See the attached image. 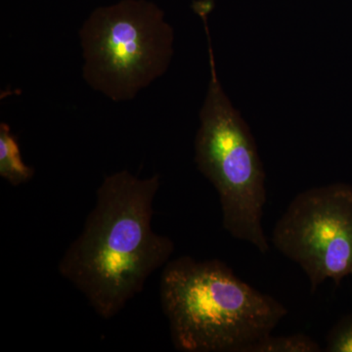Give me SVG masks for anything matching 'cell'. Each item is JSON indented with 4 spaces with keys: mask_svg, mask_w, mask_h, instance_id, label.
I'll list each match as a JSON object with an SVG mask.
<instances>
[{
    "mask_svg": "<svg viewBox=\"0 0 352 352\" xmlns=\"http://www.w3.org/2000/svg\"><path fill=\"white\" fill-rule=\"evenodd\" d=\"M160 187L157 175L141 179L120 170L105 176L82 232L60 261V274L105 320L141 293L175 251L170 238L153 229Z\"/></svg>",
    "mask_w": 352,
    "mask_h": 352,
    "instance_id": "cell-1",
    "label": "cell"
},
{
    "mask_svg": "<svg viewBox=\"0 0 352 352\" xmlns=\"http://www.w3.org/2000/svg\"><path fill=\"white\" fill-rule=\"evenodd\" d=\"M160 302L176 351L244 352L270 335L288 309L236 276L219 259L188 256L168 261Z\"/></svg>",
    "mask_w": 352,
    "mask_h": 352,
    "instance_id": "cell-2",
    "label": "cell"
},
{
    "mask_svg": "<svg viewBox=\"0 0 352 352\" xmlns=\"http://www.w3.org/2000/svg\"><path fill=\"white\" fill-rule=\"evenodd\" d=\"M201 20L208 38L210 80L200 112L195 162L219 193L226 231L265 254L270 251L263 227L265 173L249 126L219 82L207 16Z\"/></svg>",
    "mask_w": 352,
    "mask_h": 352,
    "instance_id": "cell-3",
    "label": "cell"
},
{
    "mask_svg": "<svg viewBox=\"0 0 352 352\" xmlns=\"http://www.w3.org/2000/svg\"><path fill=\"white\" fill-rule=\"evenodd\" d=\"M82 76L113 101H127L166 73L173 31L161 9L145 0H122L91 13L80 31Z\"/></svg>",
    "mask_w": 352,
    "mask_h": 352,
    "instance_id": "cell-4",
    "label": "cell"
},
{
    "mask_svg": "<svg viewBox=\"0 0 352 352\" xmlns=\"http://www.w3.org/2000/svg\"><path fill=\"white\" fill-rule=\"evenodd\" d=\"M271 241L305 271L311 294L328 279L340 285L352 275V186L336 183L298 194Z\"/></svg>",
    "mask_w": 352,
    "mask_h": 352,
    "instance_id": "cell-5",
    "label": "cell"
},
{
    "mask_svg": "<svg viewBox=\"0 0 352 352\" xmlns=\"http://www.w3.org/2000/svg\"><path fill=\"white\" fill-rule=\"evenodd\" d=\"M34 170L23 161L18 139L6 122L0 124V176L12 186H20L34 177Z\"/></svg>",
    "mask_w": 352,
    "mask_h": 352,
    "instance_id": "cell-6",
    "label": "cell"
},
{
    "mask_svg": "<svg viewBox=\"0 0 352 352\" xmlns=\"http://www.w3.org/2000/svg\"><path fill=\"white\" fill-rule=\"evenodd\" d=\"M321 346L316 340L303 333L273 337L270 335L252 342L244 352H318Z\"/></svg>",
    "mask_w": 352,
    "mask_h": 352,
    "instance_id": "cell-7",
    "label": "cell"
},
{
    "mask_svg": "<svg viewBox=\"0 0 352 352\" xmlns=\"http://www.w3.org/2000/svg\"><path fill=\"white\" fill-rule=\"evenodd\" d=\"M326 351L352 352V314L340 318L329 331Z\"/></svg>",
    "mask_w": 352,
    "mask_h": 352,
    "instance_id": "cell-8",
    "label": "cell"
}]
</instances>
